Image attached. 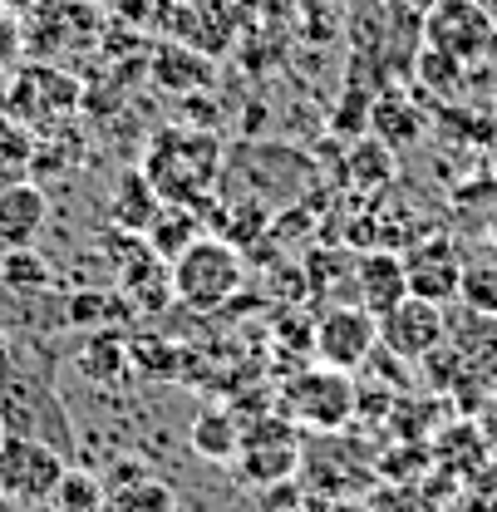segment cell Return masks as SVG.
<instances>
[{"instance_id": "cell-8", "label": "cell", "mask_w": 497, "mask_h": 512, "mask_svg": "<svg viewBox=\"0 0 497 512\" xmlns=\"http://www.w3.org/2000/svg\"><path fill=\"white\" fill-rule=\"evenodd\" d=\"M374 345H379V316H370L360 301H340L330 306L325 316L315 320V355L320 365H335V370H365L374 360Z\"/></svg>"}, {"instance_id": "cell-4", "label": "cell", "mask_w": 497, "mask_h": 512, "mask_svg": "<svg viewBox=\"0 0 497 512\" xmlns=\"http://www.w3.org/2000/svg\"><path fill=\"white\" fill-rule=\"evenodd\" d=\"M286 414H291L301 429H311V434H340V429L360 414V384H355L350 370L315 365L301 380H291Z\"/></svg>"}, {"instance_id": "cell-24", "label": "cell", "mask_w": 497, "mask_h": 512, "mask_svg": "<svg viewBox=\"0 0 497 512\" xmlns=\"http://www.w3.org/2000/svg\"><path fill=\"white\" fill-rule=\"evenodd\" d=\"M374 119H379V124H374L379 128V143H384V138H389V143H409V138H419V133H424V124H409L414 114H409L399 99L379 104V114H374Z\"/></svg>"}, {"instance_id": "cell-16", "label": "cell", "mask_w": 497, "mask_h": 512, "mask_svg": "<svg viewBox=\"0 0 497 512\" xmlns=\"http://www.w3.org/2000/svg\"><path fill=\"white\" fill-rule=\"evenodd\" d=\"M119 473H124V478L104 493V498H109V512H178V498H173L168 483L143 478L133 463H124Z\"/></svg>"}, {"instance_id": "cell-28", "label": "cell", "mask_w": 497, "mask_h": 512, "mask_svg": "<svg viewBox=\"0 0 497 512\" xmlns=\"http://www.w3.org/2000/svg\"><path fill=\"white\" fill-rule=\"evenodd\" d=\"M493 394H497V375H493Z\"/></svg>"}, {"instance_id": "cell-20", "label": "cell", "mask_w": 497, "mask_h": 512, "mask_svg": "<svg viewBox=\"0 0 497 512\" xmlns=\"http://www.w3.org/2000/svg\"><path fill=\"white\" fill-rule=\"evenodd\" d=\"M158 84L163 89H197V84H207V64L197 60V55H178V50H163L158 55Z\"/></svg>"}, {"instance_id": "cell-17", "label": "cell", "mask_w": 497, "mask_h": 512, "mask_svg": "<svg viewBox=\"0 0 497 512\" xmlns=\"http://www.w3.org/2000/svg\"><path fill=\"white\" fill-rule=\"evenodd\" d=\"M74 365H79V375H89L94 384H119L128 380V370H133V350H128L119 335H89L84 345H79V355H74Z\"/></svg>"}, {"instance_id": "cell-25", "label": "cell", "mask_w": 497, "mask_h": 512, "mask_svg": "<svg viewBox=\"0 0 497 512\" xmlns=\"http://www.w3.org/2000/svg\"><path fill=\"white\" fill-rule=\"evenodd\" d=\"M374 508L379 512H438V503H429L419 488H389V493L374 498Z\"/></svg>"}, {"instance_id": "cell-5", "label": "cell", "mask_w": 497, "mask_h": 512, "mask_svg": "<svg viewBox=\"0 0 497 512\" xmlns=\"http://www.w3.org/2000/svg\"><path fill=\"white\" fill-rule=\"evenodd\" d=\"M424 45L468 64H483L497 55V20L478 0H434L424 10Z\"/></svg>"}, {"instance_id": "cell-12", "label": "cell", "mask_w": 497, "mask_h": 512, "mask_svg": "<svg viewBox=\"0 0 497 512\" xmlns=\"http://www.w3.org/2000/svg\"><path fill=\"white\" fill-rule=\"evenodd\" d=\"M448 340H453V355L463 360V370H468L473 380L493 384V375H497V316L468 311V316H458V325L448 320Z\"/></svg>"}, {"instance_id": "cell-13", "label": "cell", "mask_w": 497, "mask_h": 512, "mask_svg": "<svg viewBox=\"0 0 497 512\" xmlns=\"http://www.w3.org/2000/svg\"><path fill=\"white\" fill-rule=\"evenodd\" d=\"M187 444L202 463H237V448H242V424L227 414V409H202L187 429Z\"/></svg>"}, {"instance_id": "cell-6", "label": "cell", "mask_w": 497, "mask_h": 512, "mask_svg": "<svg viewBox=\"0 0 497 512\" xmlns=\"http://www.w3.org/2000/svg\"><path fill=\"white\" fill-rule=\"evenodd\" d=\"M64 458L45 439L5 434L0 439V493L15 503H50L64 483Z\"/></svg>"}, {"instance_id": "cell-27", "label": "cell", "mask_w": 497, "mask_h": 512, "mask_svg": "<svg viewBox=\"0 0 497 512\" xmlns=\"http://www.w3.org/2000/svg\"><path fill=\"white\" fill-rule=\"evenodd\" d=\"M478 5H483V10H488V15L497 20V0H478Z\"/></svg>"}, {"instance_id": "cell-3", "label": "cell", "mask_w": 497, "mask_h": 512, "mask_svg": "<svg viewBox=\"0 0 497 512\" xmlns=\"http://www.w3.org/2000/svg\"><path fill=\"white\" fill-rule=\"evenodd\" d=\"M301 453H306V434L291 414H266L251 429H242V448H237V478L247 488H276L291 483L301 473Z\"/></svg>"}, {"instance_id": "cell-1", "label": "cell", "mask_w": 497, "mask_h": 512, "mask_svg": "<svg viewBox=\"0 0 497 512\" xmlns=\"http://www.w3.org/2000/svg\"><path fill=\"white\" fill-rule=\"evenodd\" d=\"M217 168H222V143L212 133H192V128H163L143 158V173L158 188V197L183 202V207L207 202Z\"/></svg>"}, {"instance_id": "cell-21", "label": "cell", "mask_w": 497, "mask_h": 512, "mask_svg": "<svg viewBox=\"0 0 497 512\" xmlns=\"http://www.w3.org/2000/svg\"><path fill=\"white\" fill-rule=\"evenodd\" d=\"M55 503H60L64 512H99L109 498H104V483H99V478H89V473H64Z\"/></svg>"}, {"instance_id": "cell-22", "label": "cell", "mask_w": 497, "mask_h": 512, "mask_svg": "<svg viewBox=\"0 0 497 512\" xmlns=\"http://www.w3.org/2000/svg\"><path fill=\"white\" fill-rule=\"evenodd\" d=\"M414 69H419V79H424L434 94H458V89H463V64L429 50V45L419 50V64H414Z\"/></svg>"}, {"instance_id": "cell-7", "label": "cell", "mask_w": 497, "mask_h": 512, "mask_svg": "<svg viewBox=\"0 0 497 512\" xmlns=\"http://www.w3.org/2000/svg\"><path fill=\"white\" fill-rule=\"evenodd\" d=\"M448 340V311L438 301L424 296H404L389 316H379V350L404 360V365H419L443 350Z\"/></svg>"}, {"instance_id": "cell-2", "label": "cell", "mask_w": 497, "mask_h": 512, "mask_svg": "<svg viewBox=\"0 0 497 512\" xmlns=\"http://www.w3.org/2000/svg\"><path fill=\"white\" fill-rule=\"evenodd\" d=\"M247 281V261L227 237L202 232L178 261H173V296L187 311H217L227 306Z\"/></svg>"}, {"instance_id": "cell-9", "label": "cell", "mask_w": 497, "mask_h": 512, "mask_svg": "<svg viewBox=\"0 0 497 512\" xmlns=\"http://www.w3.org/2000/svg\"><path fill=\"white\" fill-rule=\"evenodd\" d=\"M463 271H468V266H463L458 242H453V237H443V232L419 237V242L404 252L409 296H424V301H438V306L458 301V291H463Z\"/></svg>"}, {"instance_id": "cell-29", "label": "cell", "mask_w": 497, "mask_h": 512, "mask_svg": "<svg viewBox=\"0 0 497 512\" xmlns=\"http://www.w3.org/2000/svg\"><path fill=\"white\" fill-rule=\"evenodd\" d=\"M286 512H301V508H286Z\"/></svg>"}, {"instance_id": "cell-10", "label": "cell", "mask_w": 497, "mask_h": 512, "mask_svg": "<svg viewBox=\"0 0 497 512\" xmlns=\"http://www.w3.org/2000/svg\"><path fill=\"white\" fill-rule=\"evenodd\" d=\"M409 296V276H404V256L394 252H365L355 261V301L370 316H389L399 301Z\"/></svg>"}, {"instance_id": "cell-26", "label": "cell", "mask_w": 497, "mask_h": 512, "mask_svg": "<svg viewBox=\"0 0 497 512\" xmlns=\"http://www.w3.org/2000/svg\"><path fill=\"white\" fill-rule=\"evenodd\" d=\"M320 512H379L374 503H365V498H330Z\"/></svg>"}, {"instance_id": "cell-11", "label": "cell", "mask_w": 497, "mask_h": 512, "mask_svg": "<svg viewBox=\"0 0 497 512\" xmlns=\"http://www.w3.org/2000/svg\"><path fill=\"white\" fill-rule=\"evenodd\" d=\"M45 217H50V202H45V192L35 188L30 178L15 183V188H0V252L35 247Z\"/></svg>"}, {"instance_id": "cell-15", "label": "cell", "mask_w": 497, "mask_h": 512, "mask_svg": "<svg viewBox=\"0 0 497 512\" xmlns=\"http://www.w3.org/2000/svg\"><path fill=\"white\" fill-rule=\"evenodd\" d=\"M158 212H163V197H158V188L148 183V173H143V168L124 173V178H119V197H114V227L143 237V232L153 227Z\"/></svg>"}, {"instance_id": "cell-23", "label": "cell", "mask_w": 497, "mask_h": 512, "mask_svg": "<svg viewBox=\"0 0 497 512\" xmlns=\"http://www.w3.org/2000/svg\"><path fill=\"white\" fill-rule=\"evenodd\" d=\"M25 173H30V143H25V133L0 128V188L25 183Z\"/></svg>"}, {"instance_id": "cell-19", "label": "cell", "mask_w": 497, "mask_h": 512, "mask_svg": "<svg viewBox=\"0 0 497 512\" xmlns=\"http://www.w3.org/2000/svg\"><path fill=\"white\" fill-rule=\"evenodd\" d=\"M458 301H463V311L497 316V266H468V271H463Z\"/></svg>"}, {"instance_id": "cell-14", "label": "cell", "mask_w": 497, "mask_h": 512, "mask_svg": "<svg viewBox=\"0 0 497 512\" xmlns=\"http://www.w3.org/2000/svg\"><path fill=\"white\" fill-rule=\"evenodd\" d=\"M202 232H207V227H202L197 207H183V202H173V207H168V202H163V212L153 217V227H148L143 237H148V247H153V252L173 266V261H178V256L202 237Z\"/></svg>"}, {"instance_id": "cell-18", "label": "cell", "mask_w": 497, "mask_h": 512, "mask_svg": "<svg viewBox=\"0 0 497 512\" xmlns=\"http://www.w3.org/2000/svg\"><path fill=\"white\" fill-rule=\"evenodd\" d=\"M0 281H5L10 291H45V286H50V261H40L30 247L0 252Z\"/></svg>"}]
</instances>
